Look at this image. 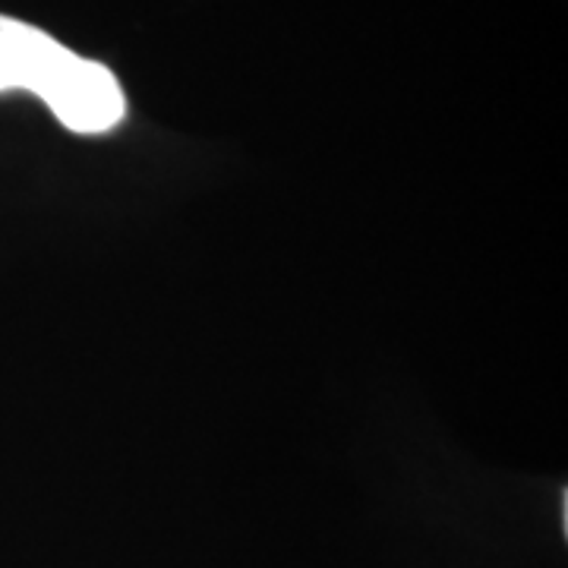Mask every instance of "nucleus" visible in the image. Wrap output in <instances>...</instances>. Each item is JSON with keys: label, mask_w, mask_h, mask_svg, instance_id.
<instances>
[{"label": "nucleus", "mask_w": 568, "mask_h": 568, "mask_svg": "<svg viewBox=\"0 0 568 568\" xmlns=\"http://www.w3.org/2000/svg\"><path fill=\"white\" fill-rule=\"evenodd\" d=\"M32 92L54 118L82 136L108 133L126 118L118 77L41 32L39 26L0 17V92Z\"/></svg>", "instance_id": "nucleus-1"}]
</instances>
